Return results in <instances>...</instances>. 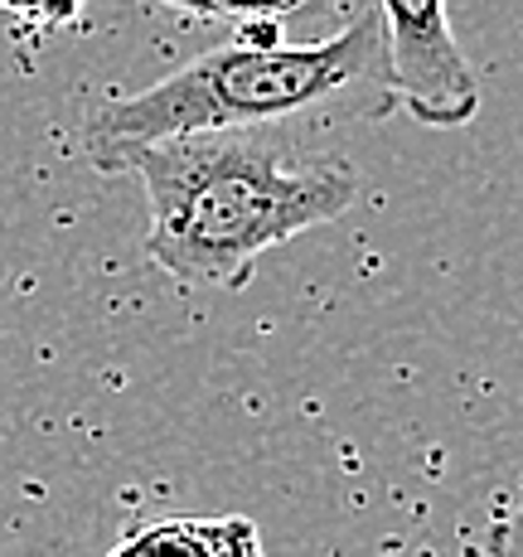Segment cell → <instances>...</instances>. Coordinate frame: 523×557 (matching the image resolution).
<instances>
[{
  "label": "cell",
  "mask_w": 523,
  "mask_h": 557,
  "mask_svg": "<svg viewBox=\"0 0 523 557\" xmlns=\"http://www.w3.org/2000/svg\"><path fill=\"white\" fill-rule=\"evenodd\" d=\"M213 15H238V20H276L286 25L291 15H301L311 0H204Z\"/></svg>",
  "instance_id": "obj_5"
},
{
  "label": "cell",
  "mask_w": 523,
  "mask_h": 557,
  "mask_svg": "<svg viewBox=\"0 0 523 557\" xmlns=\"http://www.w3.org/2000/svg\"><path fill=\"white\" fill-rule=\"evenodd\" d=\"M0 10H10L20 20H35V25H73L83 0H0Z\"/></svg>",
  "instance_id": "obj_6"
},
{
  "label": "cell",
  "mask_w": 523,
  "mask_h": 557,
  "mask_svg": "<svg viewBox=\"0 0 523 557\" xmlns=\"http://www.w3.org/2000/svg\"><path fill=\"white\" fill-rule=\"evenodd\" d=\"M388 49L393 107L426 132H461L480 112V78L451 29L446 0H369Z\"/></svg>",
  "instance_id": "obj_3"
},
{
  "label": "cell",
  "mask_w": 523,
  "mask_h": 557,
  "mask_svg": "<svg viewBox=\"0 0 523 557\" xmlns=\"http://www.w3.org/2000/svg\"><path fill=\"white\" fill-rule=\"evenodd\" d=\"M107 557H266V548L248 513H223V519L141 523Z\"/></svg>",
  "instance_id": "obj_4"
},
{
  "label": "cell",
  "mask_w": 523,
  "mask_h": 557,
  "mask_svg": "<svg viewBox=\"0 0 523 557\" xmlns=\"http://www.w3.org/2000/svg\"><path fill=\"white\" fill-rule=\"evenodd\" d=\"M165 5H175V10H195V15H213L204 0H165Z\"/></svg>",
  "instance_id": "obj_8"
},
{
  "label": "cell",
  "mask_w": 523,
  "mask_h": 557,
  "mask_svg": "<svg viewBox=\"0 0 523 557\" xmlns=\"http://www.w3.org/2000/svg\"><path fill=\"white\" fill-rule=\"evenodd\" d=\"M369 98L388 112V49L373 10L311 45H223L179 63L160 83L107 98L83 116V151L102 175H122L146 146L195 132H258L286 126L311 107Z\"/></svg>",
  "instance_id": "obj_2"
},
{
  "label": "cell",
  "mask_w": 523,
  "mask_h": 557,
  "mask_svg": "<svg viewBox=\"0 0 523 557\" xmlns=\"http://www.w3.org/2000/svg\"><path fill=\"white\" fill-rule=\"evenodd\" d=\"M489 557H523V490L519 499L505 509V519L495 523V539H489Z\"/></svg>",
  "instance_id": "obj_7"
},
{
  "label": "cell",
  "mask_w": 523,
  "mask_h": 557,
  "mask_svg": "<svg viewBox=\"0 0 523 557\" xmlns=\"http://www.w3.org/2000/svg\"><path fill=\"white\" fill-rule=\"evenodd\" d=\"M122 175L146 185L151 262L209 292H242L266 252L339 223L359 199V170L296 146L286 126L175 136L136 151Z\"/></svg>",
  "instance_id": "obj_1"
}]
</instances>
